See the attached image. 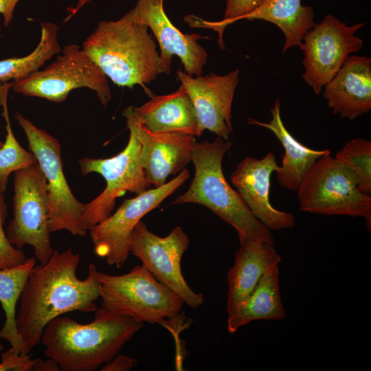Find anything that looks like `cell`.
Instances as JSON below:
<instances>
[{
  "label": "cell",
  "instance_id": "1",
  "mask_svg": "<svg viewBox=\"0 0 371 371\" xmlns=\"http://www.w3.org/2000/svg\"><path fill=\"white\" fill-rule=\"evenodd\" d=\"M80 254L71 249L54 250L44 265H35L21 293L16 315L17 332L23 341L21 355H28L41 341L45 326L56 317L78 311H95L100 295L96 266L89 265L84 280L78 279L76 269Z\"/></svg>",
  "mask_w": 371,
  "mask_h": 371
},
{
  "label": "cell",
  "instance_id": "2",
  "mask_svg": "<svg viewBox=\"0 0 371 371\" xmlns=\"http://www.w3.org/2000/svg\"><path fill=\"white\" fill-rule=\"evenodd\" d=\"M143 326L101 306L89 324L54 317L45 326L40 343L60 370L93 371L111 361Z\"/></svg>",
  "mask_w": 371,
  "mask_h": 371
},
{
  "label": "cell",
  "instance_id": "3",
  "mask_svg": "<svg viewBox=\"0 0 371 371\" xmlns=\"http://www.w3.org/2000/svg\"><path fill=\"white\" fill-rule=\"evenodd\" d=\"M82 49L119 87L133 88L168 74L148 27L135 21L131 10L117 21H102L85 39Z\"/></svg>",
  "mask_w": 371,
  "mask_h": 371
},
{
  "label": "cell",
  "instance_id": "4",
  "mask_svg": "<svg viewBox=\"0 0 371 371\" xmlns=\"http://www.w3.org/2000/svg\"><path fill=\"white\" fill-rule=\"evenodd\" d=\"M232 142L217 137L213 142H195L192 152L195 172L188 190L173 204L197 203L210 209L238 233L239 242L262 240L274 243L271 231L251 212L227 181L222 168Z\"/></svg>",
  "mask_w": 371,
  "mask_h": 371
},
{
  "label": "cell",
  "instance_id": "5",
  "mask_svg": "<svg viewBox=\"0 0 371 371\" xmlns=\"http://www.w3.org/2000/svg\"><path fill=\"white\" fill-rule=\"evenodd\" d=\"M101 306L140 322L161 324L179 313L183 300L143 265L122 275L98 271Z\"/></svg>",
  "mask_w": 371,
  "mask_h": 371
},
{
  "label": "cell",
  "instance_id": "6",
  "mask_svg": "<svg viewBox=\"0 0 371 371\" xmlns=\"http://www.w3.org/2000/svg\"><path fill=\"white\" fill-rule=\"evenodd\" d=\"M303 212L363 217L371 223V196L361 192L352 170L330 154L309 168L297 190Z\"/></svg>",
  "mask_w": 371,
  "mask_h": 371
},
{
  "label": "cell",
  "instance_id": "7",
  "mask_svg": "<svg viewBox=\"0 0 371 371\" xmlns=\"http://www.w3.org/2000/svg\"><path fill=\"white\" fill-rule=\"evenodd\" d=\"M12 89L25 96L61 102L74 89L94 91L106 106L112 95L107 77L77 44L65 46L62 54L43 70H36L12 82Z\"/></svg>",
  "mask_w": 371,
  "mask_h": 371
},
{
  "label": "cell",
  "instance_id": "8",
  "mask_svg": "<svg viewBox=\"0 0 371 371\" xmlns=\"http://www.w3.org/2000/svg\"><path fill=\"white\" fill-rule=\"evenodd\" d=\"M15 118L25 133L29 149L35 155L47 181L49 232L67 230L73 236H85L87 231L82 223L85 203L76 199L67 182L59 142L21 113H16Z\"/></svg>",
  "mask_w": 371,
  "mask_h": 371
},
{
  "label": "cell",
  "instance_id": "9",
  "mask_svg": "<svg viewBox=\"0 0 371 371\" xmlns=\"http://www.w3.org/2000/svg\"><path fill=\"white\" fill-rule=\"evenodd\" d=\"M14 174V216L6 235L17 249L32 245L36 259L44 265L54 252L48 229L47 181L38 162Z\"/></svg>",
  "mask_w": 371,
  "mask_h": 371
},
{
  "label": "cell",
  "instance_id": "10",
  "mask_svg": "<svg viewBox=\"0 0 371 371\" xmlns=\"http://www.w3.org/2000/svg\"><path fill=\"white\" fill-rule=\"evenodd\" d=\"M129 139L125 148L110 158L84 157L79 161L83 175L100 174L106 184L95 199L85 204L82 223L87 230L109 217L115 207L116 199L126 192L139 194L149 189L141 165L142 143L135 128L126 122Z\"/></svg>",
  "mask_w": 371,
  "mask_h": 371
},
{
  "label": "cell",
  "instance_id": "11",
  "mask_svg": "<svg viewBox=\"0 0 371 371\" xmlns=\"http://www.w3.org/2000/svg\"><path fill=\"white\" fill-rule=\"evenodd\" d=\"M190 177L183 169L164 185L148 189L133 199H126L114 214L89 229L95 254L116 268L126 261L133 231L142 217L173 194Z\"/></svg>",
  "mask_w": 371,
  "mask_h": 371
},
{
  "label": "cell",
  "instance_id": "12",
  "mask_svg": "<svg viewBox=\"0 0 371 371\" xmlns=\"http://www.w3.org/2000/svg\"><path fill=\"white\" fill-rule=\"evenodd\" d=\"M188 246V236L181 227L177 226L168 236L160 237L150 232L141 220L133 231L129 251L183 303L196 308L203 304V295L190 287L181 271L182 256Z\"/></svg>",
  "mask_w": 371,
  "mask_h": 371
},
{
  "label": "cell",
  "instance_id": "13",
  "mask_svg": "<svg viewBox=\"0 0 371 371\" xmlns=\"http://www.w3.org/2000/svg\"><path fill=\"white\" fill-rule=\"evenodd\" d=\"M364 23L347 25L327 14L304 36L300 49L304 51L302 78L314 92L319 94L337 74L346 58L363 47V40L355 36Z\"/></svg>",
  "mask_w": 371,
  "mask_h": 371
},
{
  "label": "cell",
  "instance_id": "14",
  "mask_svg": "<svg viewBox=\"0 0 371 371\" xmlns=\"http://www.w3.org/2000/svg\"><path fill=\"white\" fill-rule=\"evenodd\" d=\"M177 74L192 100L201 134L208 130L228 140L232 132V105L239 70L225 75L210 74L195 78L181 70Z\"/></svg>",
  "mask_w": 371,
  "mask_h": 371
},
{
  "label": "cell",
  "instance_id": "15",
  "mask_svg": "<svg viewBox=\"0 0 371 371\" xmlns=\"http://www.w3.org/2000/svg\"><path fill=\"white\" fill-rule=\"evenodd\" d=\"M133 20L150 28L156 37L160 57L168 74L173 55L177 56L190 76H201L207 53L198 41L199 34H184L173 25L164 9V0H137L131 10Z\"/></svg>",
  "mask_w": 371,
  "mask_h": 371
},
{
  "label": "cell",
  "instance_id": "16",
  "mask_svg": "<svg viewBox=\"0 0 371 371\" xmlns=\"http://www.w3.org/2000/svg\"><path fill=\"white\" fill-rule=\"evenodd\" d=\"M278 167L272 152L260 159L246 156L230 177L252 214L270 231L288 229L295 223L291 213L277 210L269 200L271 176Z\"/></svg>",
  "mask_w": 371,
  "mask_h": 371
},
{
  "label": "cell",
  "instance_id": "17",
  "mask_svg": "<svg viewBox=\"0 0 371 371\" xmlns=\"http://www.w3.org/2000/svg\"><path fill=\"white\" fill-rule=\"evenodd\" d=\"M122 115L136 130L142 143L141 165L148 183L155 188L181 172L191 161L195 136L177 133H150L124 109Z\"/></svg>",
  "mask_w": 371,
  "mask_h": 371
},
{
  "label": "cell",
  "instance_id": "18",
  "mask_svg": "<svg viewBox=\"0 0 371 371\" xmlns=\"http://www.w3.org/2000/svg\"><path fill=\"white\" fill-rule=\"evenodd\" d=\"M334 114L351 120L371 109V59L349 56L323 93Z\"/></svg>",
  "mask_w": 371,
  "mask_h": 371
},
{
  "label": "cell",
  "instance_id": "19",
  "mask_svg": "<svg viewBox=\"0 0 371 371\" xmlns=\"http://www.w3.org/2000/svg\"><path fill=\"white\" fill-rule=\"evenodd\" d=\"M125 110L150 133H177L201 135L192 100L183 85L167 95L152 96L139 107Z\"/></svg>",
  "mask_w": 371,
  "mask_h": 371
},
{
  "label": "cell",
  "instance_id": "20",
  "mask_svg": "<svg viewBox=\"0 0 371 371\" xmlns=\"http://www.w3.org/2000/svg\"><path fill=\"white\" fill-rule=\"evenodd\" d=\"M280 262L273 243L262 240L240 243L227 277V314L249 297L267 271Z\"/></svg>",
  "mask_w": 371,
  "mask_h": 371
},
{
  "label": "cell",
  "instance_id": "21",
  "mask_svg": "<svg viewBox=\"0 0 371 371\" xmlns=\"http://www.w3.org/2000/svg\"><path fill=\"white\" fill-rule=\"evenodd\" d=\"M272 119L269 123L249 118L248 123L271 131L283 146L284 154L282 165L276 171L278 183L289 190L297 191L303 177L312 165L321 157L330 154L328 149L313 150L301 144L287 131L280 116L278 99L270 110Z\"/></svg>",
  "mask_w": 371,
  "mask_h": 371
},
{
  "label": "cell",
  "instance_id": "22",
  "mask_svg": "<svg viewBox=\"0 0 371 371\" xmlns=\"http://www.w3.org/2000/svg\"><path fill=\"white\" fill-rule=\"evenodd\" d=\"M285 312L279 285V265L271 267L262 276L249 297L228 314L229 333L256 320H282Z\"/></svg>",
  "mask_w": 371,
  "mask_h": 371
},
{
  "label": "cell",
  "instance_id": "23",
  "mask_svg": "<svg viewBox=\"0 0 371 371\" xmlns=\"http://www.w3.org/2000/svg\"><path fill=\"white\" fill-rule=\"evenodd\" d=\"M241 19H260L277 25L285 37L283 52L294 46L300 47L305 34L315 24L313 8L302 5L301 0H262Z\"/></svg>",
  "mask_w": 371,
  "mask_h": 371
},
{
  "label": "cell",
  "instance_id": "24",
  "mask_svg": "<svg viewBox=\"0 0 371 371\" xmlns=\"http://www.w3.org/2000/svg\"><path fill=\"white\" fill-rule=\"evenodd\" d=\"M36 262V258H26L21 265L0 269V303L5 313V322L0 331V338L9 341L19 353L23 341L16 326V306Z\"/></svg>",
  "mask_w": 371,
  "mask_h": 371
},
{
  "label": "cell",
  "instance_id": "25",
  "mask_svg": "<svg viewBox=\"0 0 371 371\" xmlns=\"http://www.w3.org/2000/svg\"><path fill=\"white\" fill-rule=\"evenodd\" d=\"M40 41L34 50L20 58L0 60V81L16 80L38 70L54 55L60 52L58 39V26L53 23H43Z\"/></svg>",
  "mask_w": 371,
  "mask_h": 371
},
{
  "label": "cell",
  "instance_id": "26",
  "mask_svg": "<svg viewBox=\"0 0 371 371\" xmlns=\"http://www.w3.org/2000/svg\"><path fill=\"white\" fill-rule=\"evenodd\" d=\"M5 120L6 137L0 148V192L5 191L8 180L12 172L27 168L36 162L35 155L25 150L16 140L10 124L7 101L1 103Z\"/></svg>",
  "mask_w": 371,
  "mask_h": 371
},
{
  "label": "cell",
  "instance_id": "27",
  "mask_svg": "<svg viewBox=\"0 0 371 371\" xmlns=\"http://www.w3.org/2000/svg\"><path fill=\"white\" fill-rule=\"evenodd\" d=\"M335 158L352 170L359 190L370 196L371 142L362 138L352 139L346 142Z\"/></svg>",
  "mask_w": 371,
  "mask_h": 371
},
{
  "label": "cell",
  "instance_id": "28",
  "mask_svg": "<svg viewBox=\"0 0 371 371\" xmlns=\"http://www.w3.org/2000/svg\"><path fill=\"white\" fill-rule=\"evenodd\" d=\"M262 0H226L224 19L220 21L211 22L194 16H188L186 21L190 26L204 27L216 31L219 34L218 43L224 48L223 33L225 27L255 10Z\"/></svg>",
  "mask_w": 371,
  "mask_h": 371
},
{
  "label": "cell",
  "instance_id": "29",
  "mask_svg": "<svg viewBox=\"0 0 371 371\" xmlns=\"http://www.w3.org/2000/svg\"><path fill=\"white\" fill-rule=\"evenodd\" d=\"M6 210L5 198L0 192V269L17 266L26 260L24 252L9 241L3 230Z\"/></svg>",
  "mask_w": 371,
  "mask_h": 371
},
{
  "label": "cell",
  "instance_id": "30",
  "mask_svg": "<svg viewBox=\"0 0 371 371\" xmlns=\"http://www.w3.org/2000/svg\"><path fill=\"white\" fill-rule=\"evenodd\" d=\"M37 359H32L28 355H21L19 351L11 347L1 354L0 371H32Z\"/></svg>",
  "mask_w": 371,
  "mask_h": 371
},
{
  "label": "cell",
  "instance_id": "31",
  "mask_svg": "<svg viewBox=\"0 0 371 371\" xmlns=\"http://www.w3.org/2000/svg\"><path fill=\"white\" fill-rule=\"evenodd\" d=\"M137 364V360L124 356L117 355L111 361L105 363L100 369L101 371H128Z\"/></svg>",
  "mask_w": 371,
  "mask_h": 371
},
{
  "label": "cell",
  "instance_id": "32",
  "mask_svg": "<svg viewBox=\"0 0 371 371\" xmlns=\"http://www.w3.org/2000/svg\"><path fill=\"white\" fill-rule=\"evenodd\" d=\"M19 0H0V14L3 17L5 26L9 25L14 14V8Z\"/></svg>",
  "mask_w": 371,
  "mask_h": 371
},
{
  "label": "cell",
  "instance_id": "33",
  "mask_svg": "<svg viewBox=\"0 0 371 371\" xmlns=\"http://www.w3.org/2000/svg\"><path fill=\"white\" fill-rule=\"evenodd\" d=\"M58 370H60L58 365L52 359L48 358V359L46 361L37 359L36 362L34 365L32 371H58Z\"/></svg>",
  "mask_w": 371,
  "mask_h": 371
},
{
  "label": "cell",
  "instance_id": "34",
  "mask_svg": "<svg viewBox=\"0 0 371 371\" xmlns=\"http://www.w3.org/2000/svg\"><path fill=\"white\" fill-rule=\"evenodd\" d=\"M3 349V346L0 344V351H1Z\"/></svg>",
  "mask_w": 371,
  "mask_h": 371
},
{
  "label": "cell",
  "instance_id": "35",
  "mask_svg": "<svg viewBox=\"0 0 371 371\" xmlns=\"http://www.w3.org/2000/svg\"><path fill=\"white\" fill-rule=\"evenodd\" d=\"M3 144V143L0 141V148L2 146Z\"/></svg>",
  "mask_w": 371,
  "mask_h": 371
}]
</instances>
